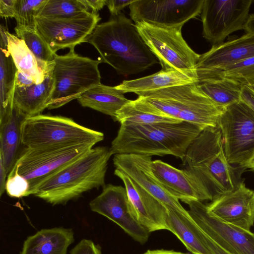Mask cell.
Wrapping results in <instances>:
<instances>
[{
  "instance_id": "47",
  "label": "cell",
  "mask_w": 254,
  "mask_h": 254,
  "mask_svg": "<svg viewBox=\"0 0 254 254\" xmlns=\"http://www.w3.org/2000/svg\"><path fill=\"white\" fill-rule=\"evenodd\" d=\"M253 2H254V0H253Z\"/></svg>"
},
{
  "instance_id": "33",
  "label": "cell",
  "mask_w": 254,
  "mask_h": 254,
  "mask_svg": "<svg viewBox=\"0 0 254 254\" xmlns=\"http://www.w3.org/2000/svg\"><path fill=\"white\" fill-rule=\"evenodd\" d=\"M86 12L90 11L80 0H48L38 16L72 17Z\"/></svg>"
},
{
  "instance_id": "1",
  "label": "cell",
  "mask_w": 254,
  "mask_h": 254,
  "mask_svg": "<svg viewBox=\"0 0 254 254\" xmlns=\"http://www.w3.org/2000/svg\"><path fill=\"white\" fill-rule=\"evenodd\" d=\"M84 42L93 45L102 62L124 76L143 72L159 63L135 24L122 13L98 24Z\"/></svg>"
},
{
  "instance_id": "13",
  "label": "cell",
  "mask_w": 254,
  "mask_h": 254,
  "mask_svg": "<svg viewBox=\"0 0 254 254\" xmlns=\"http://www.w3.org/2000/svg\"><path fill=\"white\" fill-rule=\"evenodd\" d=\"M190 217L211 239L231 254H254V233L226 223L208 210L198 200L186 203Z\"/></svg>"
},
{
  "instance_id": "16",
  "label": "cell",
  "mask_w": 254,
  "mask_h": 254,
  "mask_svg": "<svg viewBox=\"0 0 254 254\" xmlns=\"http://www.w3.org/2000/svg\"><path fill=\"white\" fill-rule=\"evenodd\" d=\"M151 156L135 154H115L113 164L132 181L152 196L169 207L190 216L179 200L168 193L153 175L151 168Z\"/></svg>"
},
{
  "instance_id": "32",
  "label": "cell",
  "mask_w": 254,
  "mask_h": 254,
  "mask_svg": "<svg viewBox=\"0 0 254 254\" xmlns=\"http://www.w3.org/2000/svg\"><path fill=\"white\" fill-rule=\"evenodd\" d=\"M14 30L17 37L24 41L39 61L49 63L54 60L56 54L38 33L36 28L16 25Z\"/></svg>"
},
{
  "instance_id": "31",
  "label": "cell",
  "mask_w": 254,
  "mask_h": 254,
  "mask_svg": "<svg viewBox=\"0 0 254 254\" xmlns=\"http://www.w3.org/2000/svg\"><path fill=\"white\" fill-rule=\"evenodd\" d=\"M198 82L225 78L245 85L254 80V57L221 69L196 73Z\"/></svg>"
},
{
  "instance_id": "10",
  "label": "cell",
  "mask_w": 254,
  "mask_h": 254,
  "mask_svg": "<svg viewBox=\"0 0 254 254\" xmlns=\"http://www.w3.org/2000/svg\"><path fill=\"white\" fill-rule=\"evenodd\" d=\"M218 127L228 162L244 168L254 152V112L241 100L225 109Z\"/></svg>"
},
{
  "instance_id": "29",
  "label": "cell",
  "mask_w": 254,
  "mask_h": 254,
  "mask_svg": "<svg viewBox=\"0 0 254 254\" xmlns=\"http://www.w3.org/2000/svg\"><path fill=\"white\" fill-rule=\"evenodd\" d=\"M0 123L7 119L13 109V97L17 68L6 47L0 46Z\"/></svg>"
},
{
  "instance_id": "42",
  "label": "cell",
  "mask_w": 254,
  "mask_h": 254,
  "mask_svg": "<svg viewBox=\"0 0 254 254\" xmlns=\"http://www.w3.org/2000/svg\"><path fill=\"white\" fill-rule=\"evenodd\" d=\"M7 173L6 172L2 162L0 159V196H1L2 193L5 190V184L6 178L7 177Z\"/></svg>"
},
{
  "instance_id": "40",
  "label": "cell",
  "mask_w": 254,
  "mask_h": 254,
  "mask_svg": "<svg viewBox=\"0 0 254 254\" xmlns=\"http://www.w3.org/2000/svg\"><path fill=\"white\" fill-rule=\"evenodd\" d=\"M241 100L247 104L254 112V93L245 85H243L242 90Z\"/></svg>"
},
{
  "instance_id": "3",
  "label": "cell",
  "mask_w": 254,
  "mask_h": 254,
  "mask_svg": "<svg viewBox=\"0 0 254 254\" xmlns=\"http://www.w3.org/2000/svg\"><path fill=\"white\" fill-rule=\"evenodd\" d=\"M182 161L183 169L195 178L211 201L241 182L226 158L218 126L203 130L190 143Z\"/></svg>"
},
{
  "instance_id": "19",
  "label": "cell",
  "mask_w": 254,
  "mask_h": 254,
  "mask_svg": "<svg viewBox=\"0 0 254 254\" xmlns=\"http://www.w3.org/2000/svg\"><path fill=\"white\" fill-rule=\"evenodd\" d=\"M152 173L164 189L185 203L191 200H209L195 178L188 171L177 169L160 160L151 163Z\"/></svg>"
},
{
  "instance_id": "22",
  "label": "cell",
  "mask_w": 254,
  "mask_h": 254,
  "mask_svg": "<svg viewBox=\"0 0 254 254\" xmlns=\"http://www.w3.org/2000/svg\"><path fill=\"white\" fill-rule=\"evenodd\" d=\"M54 66V65L46 72L42 83L25 87L15 86L13 97V106L26 117L41 114L48 108L55 88L53 75Z\"/></svg>"
},
{
  "instance_id": "25",
  "label": "cell",
  "mask_w": 254,
  "mask_h": 254,
  "mask_svg": "<svg viewBox=\"0 0 254 254\" xmlns=\"http://www.w3.org/2000/svg\"><path fill=\"white\" fill-rule=\"evenodd\" d=\"M7 50L17 70L31 78L35 84L42 83L46 72L54 64L53 62L39 61L24 41L6 30Z\"/></svg>"
},
{
  "instance_id": "38",
  "label": "cell",
  "mask_w": 254,
  "mask_h": 254,
  "mask_svg": "<svg viewBox=\"0 0 254 254\" xmlns=\"http://www.w3.org/2000/svg\"><path fill=\"white\" fill-rule=\"evenodd\" d=\"M17 0H0V16L14 17Z\"/></svg>"
},
{
  "instance_id": "44",
  "label": "cell",
  "mask_w": 254,
  "mask_h": 254,
  "mask_svg": "<svg viewBox=\"0 0 254 254\" xmlns=\"http://www.w3.org/2000/svg\"><path fill=\"white\" fill-rule=\"evenodd\" d=\"M245 30L247 33L254 34V13L250 15Z\"/></svg>"
},
{
  "instance_id": "5",
  "label": "cell",
  "mask_w": 254,
  "mask_h": 254,
  "mask_svg": "<svg viewBox=\"0 0 254 254\" xmlns=\"http://www.w3.org/2000/svg\"><path fill=\"white\" fill-rule=\"evenodd\" d=\"M137 95L163 114L192 124L202 130L218 127L220 116L226 108L211 100L197 83L170 87Z\"/></svg>"
},
{
  "instance_id": "27",
  "label": "cell",
  "mask_w": 254,
  "mask_h": 254,
  "mask_svg": "<svg viewBox=\"0 0 254 254\" xmlns=\"http://www.w3.org/2000/svg\"><path fill=\"white\" fill-rule=\"evenodd\" d=\"M77 100L82 107L110 116L114 121L118 112L129 101L115 86L101 83L87 90Z\"/></svg>"
},
{
  "instance_id": "43",
  "label": "cell",
  "mask_w": 254,
  "mask_h": 254,
  "mask_svg": "<svg viewBox=\"0 0 254 254\" xmlns=\"http://www.w3.org/2000/svg\"><path fill=\"white\" fill-rule=\"evenodd\" d=\"M142 254H189L173 250H148Z\"/></svg>"
},
{
  "instance_id": "21",
  "label": "cell",
  "mask_w": 254,
  "mask_h": 254,
  "mask_svg": "<svg viewBox=\"0 0 254 254\" xmlns=\"http://www.w3.org/2000/svg\"><path fill=\"white\" fill-rule=\"evenodd\" d=\"M195 69H161L159 71L141 78L124 80L116 88L123 93H140L149 92L170 87L197 83Z\"/></svg>"
},
{
  "instance_id": "15",
  "label": "cell",
  "mask_w": 254,
  "mask_h": 254,
  "mask_svg": "<svg viewBox=\"0 0 254 254\" xmlns=\"http://www.w3.org/2000/svg\"><path fill=\"white\" fill-rule=\"evenodd\" d=\"M91 210L111 220L135 241L146 243L150 233L134 218L125 188L108 184L89 203Z\"/></svg>"
},
{
  "instance_id": "41",
  "label": "cell",
  "mask_w": 254,
  "mask_h": 254,
  "mask_svg": "<svg viewBox=\"0 0 254 254\" xmlns=\"http://www.w3.org/2000/svg\"><path fill=\"white\" fill-rule=\"evenodd\" d=\"M35 84L33 80L22 72L17 70L16 76L15 86L25 87Z\"/></svg>"
},
{
  "instance_id": "37",
  "label": "cell",
  "mask_w": 254,
  "mask_h": 254,
  "mask_svg": "<svg viewBox=\"0 0 254 254\" xmlns=\"http://www.w3.org/2000/svg\"><path fill=\"white\" fill-rule=\"evenodd\" d=\"M135 0H107L106 5L112 16H116L121 13V10L129 5Z\"/></svg>"
},
{
  "instance_id": "6",
  "label": "cell",
  "mask_w": 254,
  "mask_h": 254,
  "mask_svg": "<svg viewBox=\"0 0 254 254\" xmlns=\"http://www.w3.org/2000/svg\"><path fill=\"white\" fill-rule=\"evenodd\" d=\"M20 131L21 144L29 148L94 146L104 138L103 132L80 125L71 118L43 114L25 117Z\"/></svg>"
},
{
  "instance_id": "17",
  "label": "cell",
  "mask_w": 254,
  "mask_h": 254,
  "mask_svg": "<svg viewBox=\"0 0 254 254\" xmlns=\"http://www.w3.org/2000/svg\"><path fill=\"white\" fill-rule=\"evenodd\" d=\"M207 207L210 213L226 223L249 231L254 225V190L242 182Z\"/></svg>"
},
{
  "instance_id": "8",
  "label": "cell",
  "mask_w": 254,
  "mask_h": 254,
  "mask_svg": "<svg viewBox=\"0 0 254 254\" xmlns=\"http://www.w3.org/2000/svg\"><path fill=\"white\" fill-rule=\"evenodd\" d=\"M92 145L25 148L12 170L27 180L29 195L45 180L85 155Z\"/></svg>"
},
{
  "instance_id": "24",
  "label": "cell",
  "mask_w": 254,
  "mask_h": 254,
  "mask_svg": "<svg viewBox=\"0 0 254 254\" xmlns=\"http://www.w3.org/2000/svg\"><path fill=\"white\" fill-rule=\"evenodd\" d=\"M168 230L173 233L192 254H213L204 232L190 216L167 207Z\"/></svg>"
},
{
  "instance_id": "2",
  "label": "cell",
  "mask_w": 254,
  "mask_h": 254,
  "mask_svg": "<svg viewBox=\"0 0 254 254\" xmlns=\"http://www.w3.org/2000/svg\"><path fill=\"white\" fill-rule=\"evenodd\" d=\"M120 124L110 147L113 155H171L182 160L190 143L202 131L197 126L184 121Z\"/></svg>"
},
{
  "instance_id": "36",
  "label": "cell",
  "mask_w": 254,
  "mask_h": 254,
  "mask_svg": "<svg viewBox=\"0 0 254 254\" xmlns=\"http://www.w3.org/2000/svg\"><path fill=\"white\" fill-rule=\"evenodd\" d=\"M70 254H102L100 247L92 241L81 240L70 252Z\"/></svg>"
},
{
  "instance_id": "4",
  "label": "cell",
  "mask_w": 254,
  "mask_h": 254,
  "mask_svg": "<svg viewBox=\"0 0 254 254\" xmlns=\"http://www.w3.org/2000/svg\"><path fill=\"white\" fill-rule=\"evenodd\" d=\"M110 148H92L43 182L33 195L53 205L64 204L84 192L105 186Z\"/></svg>"
},
{
  "instance_id": "20",
  "label": "cell",
  "mask_w": 254,
  "mask_h": 254,
  "mask_svg": "<svg viewBox=\"0 0 254 254\" xmlns=\"http://www.w3.org/2000/svg\"><path fill=\"white\" fill-rule=\"evenodd\" d=\"M254 57V34L247 33L240 37L212 46L200 55L196 72L223 68Z\"/></svg>"
},
{
  "instance_id": "28",
  "label": "cell",
  "mask_w": 254,
  "mask_h": 254,
  "mask_svg": "<svg viewBox=\"0 0 254 254\" xmlns=\"http://www.w3.org/2000/svg\"><path fill=\"white\" fill-rule=\"evenodd\" d=\"M115 122L148 124L158 123H180L155 108L140 97L130 100L117 113Z\"/></svg>"
},
{
  "instance_id": "39",
  "label": "cell",
  "mask_w": 254,
  "mask_h": 254,
  "mask_svg": "<svg viewBox=\"0 0 254 254\" xmlns=\"http://www.w3.org/2000/svg\"><path fill=\"white\" fill-rule=\"evenodd\" d=\"M90 12L97 13L106 5L107 0H80Z\"/></svg>"
},
{
  "instance_id": "46",
  "label": "cell",
  "mask_w": 254,
  "mask_h": 254,
  "mask_svg": "<svg viewBox=\"0 0 254 254\" xmlns=\"http://www.w3.org/2000/svg\"><path fill=\"white\" fill-rule=\"evenodd\" d=\"M245 85L247 86L254 93V80L249 81L246 83Z\"/></svg>"
},
{
  "instance_id": "7",
  "label": "cell",
  "mask_w": 254,
  "mask_h": 254,
  "mask_svg": "<svg viewBox=\"0 0 254 254\" xmlns=\"http://www.w3.org/2000/svg\"><path fill=\"white\" fill-rule=\"evenodd\" d=\"M53 75L55 88L48 109L60 108L78 99L92 87L101 84L99 58L93 60L76 54L74 49L66 54L54 58Z\"/></svg>"
},
{
  "instance_id": "26",
  "label": "cell",
  "mask_w": 254,
  "mask_h": 254,
  "mask_svg": "<svg viewBox=\"0 0 254 254\" xmlns=\"http://www.w3.org/2000/svg\"><path fill=\"white\" fill-rule=\"evenodd\" d=\"M26 117L15 107L9 117L0 123V159L8 175L19 155L21 124Z\"/></svg>"
},
{
  "instance_id": "12",
  "label": "cell",
  "mask_w": 254,
  "mask_h": 254,
  "mask_svg": "<svg viewBox=\"0 0 254 254\" xmlns=\"http://www.w3.org/2000/svg\"><path fill=\"white\" fill-rule=\"evenodd\" d=\"M36 30L53 52L83 43L101 20L99 14L86 12L72 17L37 16Z\"/></svg>"
},
{
  "instance_id": "35",
  "label": "cell",
  "mask_w": 254,
  "mask_h": 254,
  "mask_svg": "<svg viewBox=\"0 0 254 254\" xmlns=\"http://www.w3.org/2000/svg\"><path fill=\"white\" fill-rule=\"evenodd\" d=\"M7 194L11 197L20 198L29 195V185L26 179L15 170H11L5 184Z\"/></svg>"
},
{
  "instance_id": "9",
  "label": "cell",
  "mask_w": 254,
  "mask_h": 254,
  "mask_svg": "<svg viewBox=\"0 0 254 254\" xmlns=\"http://www.w3.org/2000/svg\"><path fill=\"white\" fill-rule=\"evenodd\" d=\"M135 24L162 69H195L200 55L192 50L184 40L182 27L163 28L144 22Z\"/></svg>"
},
{
  "instance_id": "45",
  "label": "cell",
  "mask_w": 254,
  "mask_h": 254,
  "mask_svg": "<svg viewBox=\"0 0 254 254\" xmlns=\"http://www.w3.org/2000/svg\"><path fill=\"white\" fill-rule=\"evenodd\" d=\"M244 168H250L254 171V152L246 162Z\"/></svg>"
},
{
  "instance_id": "34",
  "label": "cell",
  "mask_w": 254,
  "mask_h": 254,
  "mask_svg": "<svg viewBox=\"0 0 254 254\" xmlns=\"http://www.w3.org/2000/svg\"><path fill=\"white\" fill-rule=\"evenodd\" d=\"M47 0H17L14 17L16 25L36 28V17Z\"/></svg>"
},
{
  "instance_id": "11",
  "label": "cell",
  "mask_w": 254,
  "mask_h": 254,
  "mask_svg": "<svg viewBox=\"0 0 254 254\" xmlns=\"http://www.w3.org/2000/svg\"><path fill=\"white\" fill-rule=\"evenodd\" d=\"M253 0H204L201 18L203 37L213 46L231 33L244 29Z\"/></svg>"
},
{
  "instance_id": "14",
  "label": "cell",
  "mask_w": 254,
  "mask_h": 254,
  "mask_svg": "<svg viewBox=\"0 0 254 254\" xmlns=\"http://www.w3.org/2000/svg\"><path fill=\"white\" fill-rule=\"evenodd\" d=\"M204 0H134L129 5L135 23L144 22L163 28L182 27L201 13Z\"/></svg>"
},
{
  "instance_id": "18",
  "label": "cell",
  "mask_w": 254,
  "mask_h": 254,
  "mask_svg": "<svg viewBox=\"0 0 254 254\" xmlns=\"http://www.w3.org/2000/svg\"><path fill=\"white\" fill-rule=\"evenodd\" d=\"M114 174L125 185L133 216L137 221L149 233L161 230H168V213L166 206L121 170L115 169Z\"/></svg>"
},
{
  "instance_id": "30",
  "label": "cell",
  "mask_w": 254,
  "mask_h": 254,
  "mask_svg": "<svg viewBox=\"0 0 254 254\" xmlns=\"http://www.w3.org/2000/svg\"><path fill=\"white\" fill-rule=\"evenodd\" d=\"M197 84L211 100L224 108L241 100L243 85L237 81L222 78L199 81Z\"/></svg>"
},
{
  "instance_id": "23",
  "label": "cell",
  "mask_w": 254,
  "mask_h": 254,
  "mask_svg": "<svg viewBox=\"0 0 254 254\" xmlns=\"http://www.w3.org/2000/svg\"><path fill=\"white\" fill-rule=\"evenodd\" d=\"M73 241L71 229H43L27 238L20 254H66Z\"/></svg>"
}]
</instances>
